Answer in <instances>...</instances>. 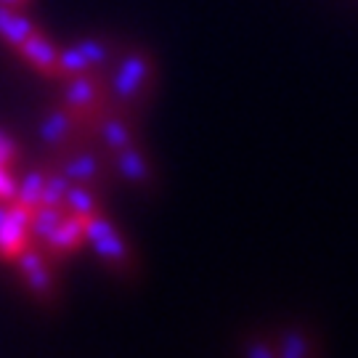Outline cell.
I'll return each mask as SVG.
<instances>
[{"mask_svg": "<svg viewBox=\"0 0 358 358\" xmlns=\"http://www.w3.org/2000/svg\"><path fill=\"white\" fill-rule=\"evenodd\" d=\"M16 167V143L0 130V202H8L16 194L19 180L13 176Z\"/></svg>", "mask_w": 358, "mask_h": 358, "instance_id": "3", "label": "cell"}, {"mask_svg": "<svg viewBox=\"0 0 358 358\" xmlns=\"http://www.w3.org/2000/svg\"><path fill=\"white\" fill-rule=\"evenodd\" d=\"M85 239L93 242V247L101 252L106 260H115V263H125V257H128V247L125 242L117 236V231L103 220L99 213L96 215H90L85 220Z\"/></svg>", "mask_w": 358, "mask_h": 358, "instance_id": "2", "label": "cell"}, {"mask_svg": "<svg viewBox=\"0 0 358 358\" xmlns=\"http://www.w3.org/2000/svg\"><path fill=\"white\" fill-rule=\"evenodd\" d=\"M0 40L45 80L66 77V48L56 45L35 22H29L19 8L0 6Z\"/></svg>", "mask_w": 358, "mask_h": 358, "instance_id": "1", "label": "cell"}, {"mask_svg": "<svg viewBox=\"0 0 358 358\" xmlns=\"http://www.w3.org/2000/svg\"><path fill=\"white\" fill-rule=\"evenodd\" d=\"M308 353H310V345H308V340L300 332H292L284 340L282 358H308Z\"/></svg>", "mask_w": 358, "mask_h": 358, "instance_id": "4", "label": "cell"}, {"mask_svg": "<svg viewBox=\"0 0 358 358\" xmlns=\"http://www.w3.org/2000/svg\"><path fill=\"white\" fill-rule=\"evenodd\" d=\"M250 358H271V353L263 345H255L250 348Z\"/></svg>", "mask_w": 358, "mask_h": 358, "instance_id": "5", "label": "cell"}, {"mask_svg": "<svg viewBox=\"0 0 358 358\" xmlns=\"http://www.w3.org/2000/svg\"><path fill=\"white\" fill-rule=\"evenodd\" d=\"M27 0H0V6L3 8H22Z\"/></svg>", "mask_w": 358, "mask_h": 358, "instance_id": "6", "label": "cell"}]
</instances>
